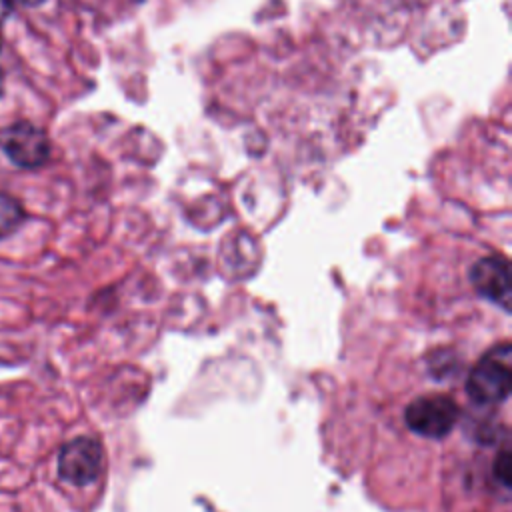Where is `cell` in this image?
Masks as SVG:
<instances>
[{"label":"cell","instance_id":"cell-1","mask_svg":"<svg viewBox=\"0 0 512 512\" xmlns=\"http://www.w3.org/2000/svg\"><path fill=\"white\" fill-rule=\"evenodd\" d=\"M512 384V346L508 342L490 348L470 370L468 396L478 406H494L508 398Z\"/></svg>","mask_w":512,"mask_h":512},{"label":"cell","instance_id":"cell-2","mask_svg":"<svg viewBox=\"0 0 512 512\" xmlns=\"http://www.w3.org/2000/svg\"><path fill=\"white\" fill-rule=\"evenodd\" d=\"M458 416H460L458 404L444 394L420 396L412 400L404 412L406 426L418 436L432 438V440H440L448 436L454 430Z\"/></svg>","mask_w":512,"mask_h":512},{"label":"cell","instance_id":"cell-3","mask_svg":"<svg viewBox=\"0 0 512 512\" xmlns=\"http://www.w3.org/2000/svg\"><path fill=\"white\" fill-rule=\"evenodd\" d=\"M4 154L20 168H38L50 156L46 132L28 120H18L0 132Z\"/></svg>","mask_w":512,"mask_h":512},{"label":"cell","instance_id":"cell-4","mask_svg":"<svg viewBox=\"0 0 512 512\" xmlns=\"http://www.w3.org/2000/svg\"><path fill=\"white\" fill-rule=\"evenodd\" d=\"M104 464L102 444L90 436H80L64 444L58 456L60 476L74 486L92 484Z\"/></svg>","mask_w":512,"mask_h":512},{"label":"cell","instance_id":"cell-5","mask_svg":"<svg viewBox=\"0 0 512 512\" xmlns=\"http://www.w3.org/2000/svg\"><path fill=\"white\" fill-rule=\"evenodd\" d=\"M470 282L478 296L498 304L504 312L510 310L512 284H510V266L502 256H484L474 262L470 268Z\"/></svg>","mask_w":512,"mask_h":512},{"label":"cell","instance_id":"cell-6","mask_svg":"<svg viewBox=\"0 0 512 512\" xmlns=\"http://www.w3.org/2000/svg\"><path fill=\"white\" fill-rule=\"evenodd\" d=\"M24 222V210L20 202L8 194H0V238L10 236Z\"/></svg>","mask_w":512,"mask_h":512},{"label":"cell","instance_id":"cell-7","mask_svg":"<svg viewBox=\"0 0 512 512\" xmlns=\"http://www.w3.org/2000/svg\"><path fill=\"white\" fill-rule=\"evenodd\" d=\"M510 472H512V458H510V450L504 448L494 460V476L496 480H500L504 488L510 486Z\"/></svg>","mask_w":512,"mask_h":512},{"label":"cell","instance_id":"cell-8","mask_svg":"<svg viewBox=\"0 0 512 512\" xmlns=\"http://www.w3.org/2000/svg\"><path fill=\"white\" fill-rule=\"evenodd\" d=\"M14 4H20V6H36V4H42L44 0H10Z\"/></svg>","mask_w":512,"mask_h":512},{"label":"cell","instance_id":"cell-9","mask_svg":"<svg viewBox=\"0 0 512 512\" xmlns=\"http://www.w3.org/2000/svg\"><path fill=\"white\" fill-rule=\"evenodd\" d=\"M2 86H4V82H2V72H0V96H2Z\"/></svg>","mask_w":512,"mask_h":512}]
</instances>
